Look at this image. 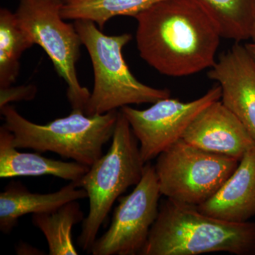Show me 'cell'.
<instances>
[{"mask_svg":"<svg viewBox=\"0 0 255 255\" xmlns=\"http://www.w3.org/2000/svg\"><path fill=\"white\" fill-rule=\"evenodd\" d=\"M135 18L139 54L159 73L178 78L214 66L222 37L193 0H163Z\"/></svg>","mask_w":255,"mask_h":255,"instance_id":"1","label":"cell"},{"mask_svg":"<svg viewBox=\"0 0 255 255\" xmlns=\"http://www.w3.org/2000/svg\"><path fill=\"white\" fill-rule=\"evenodd\" d=\"M255 255V223H231L202 214L195 206L167 198L159 204L141 255L211 253Z\"/></svg>","mask_w":255,"mask_h":255,"instance_id":"2","label":"cell"},{"mask_svg":"<svg viewBox=\"0 0 255 255\" xmlns=\"http://www.w3.org/2000/svg\"><path fill=\"white\" fill-rule=\"evenodd\" d=\"M4 126L12 133L18 149L52 152L90 167L103 154V147L113 137L119 111L87 116L72 110L63 118L44 125L30 122L9 105L0 109Z\"/></svg>","mask_w":255,"mask_h":255,"instance_id":"3","label":"cell"},{"mask_svg":"<svg viewBox=\"0 0 255 255\" xmlns=\"http://www.w3.org/2000/svg\"><path fill=\"white\" fill-rule=\"evenodd\" d=\"M145 163L138 140L125 116L119 111L108 151L90 166L76 183L86 191L90 203L88 215L82 221L78 246L90 253L115 201L129 187L141 180Z\"/></svg>","mask_w":255,"mask_h":255,"instance_id":"4","label":"cell"},{"mask_svg":"<svg viewBox=\"0 0 255 255\" xmlns=\"http://www.w3.org/2000/svg\"><path fill=\"white\" fill-rule=\"evenodd\" d=\"M74 26L90 55L95 76L86 115H100L130 105L154 104L170 97L169 90L144 85L129 70L123 48L131 41V34L106 35L89 20H75Z\"/></svg>","mask_w":255,"mask_h":255,"instance_id":"5","label":"cell"},{"mask_svg":"<svg viewBox=\"0 0 255 255\" xmlns=\"http://www.w3.org/2000/svg\"><path fill=\"white\" fill-rule=\"evenodd\" d=\"M240 160L208 152L179 139L157 157L155 174L162 195L198 206L217 192Z\"/></svg>","mask_w":255,"mask_h":255,"instance_id":"6","label":"cell"},{"mask_svg":"<svg viewBox=\"0 0 255 255\" xmlns=\"http://www.w3.org/2000/svg\"><path fill=\"white\" fill-rule=\"evenodd\" d=\"M62 0H19L16 14L34 44L45 50L68 85L72 110L85 112L91 92L79 82L76 63L81 39L74 24L64 21Z\"/></svg>","mask_w":255,"mask_h":255,"instance_id":"7","label":"cell"},{"mask_svg":"<svg viewBox=\"0 0 255 255\" xmlns=\"http://www.w3.org/2000/svg\"><path fill=\"white\" fill-rule=\"evenodd\" d=\"M161 195L155 167L147 162L141 180L132 192L119 198L110 227L96 239L90 253L140 255L158 216Z\"/></svg>","mask_w":255,"mask_h":255,"instance_id":"8","label":"cell"},{"mask_svg":"<svg viewBox=\"0 0 255 255\" xmlns=\"http://www.w3.org/2000/svg\"><path fill=\"white\" fill-rule=\"evenodd\" d=\"M221 87L217 83L205 95L191 102L167 97L146 110L126 106L120 112L138 140L142 159L146 164L182 138L196 116L213 102L221 100Z\"/></svg>","mask_w":255,"mask_h":255,"instance_id":"9","label":"cell"},{"mask_svg":"<svg viewBox=\"0 0 255 255\" xmlns=\"http://www.w3.org/2000/svg\"><path fill=\"white\" fill-rule=\"evenodd\" d=\"M208 77L221 87V101L255 140V63L245 45L236 42L220 55Z\"/></svg>","mask_w":255,"mask_h":255,"instance_id":"10","label":"cell"},{"mask_svg":"<svg viewBox=\"0 0 255 255\" xmlns=\"http://www.w3.org/2000/svg\"><path fill=\"white\" fill-rule=\"evenodd\" d=\"M182 139L202 150L240 161L247 151L255 147V139L221 100L213 102L196 116Z\"/></svg>","mask_w":255,"mask_h":255,"instance_id":"11","label":"cell"},{"mask_svg":"<svg viewBox=\"0 0 255 255\" xmlns=\"http://www.w3.org/2000/svg\"><path fill=\"white\" fill-rule=\"evenodd\" d=\"M196 207L202 214L228 222H248L255 216V147L247 151L217 192Z\"/></svg>","mask_w":255,"mask_h":255,"instance_id":"12","label":"cell"},{"mask_svg":"<svg viewBox=\"0 0 255 255\" xmlns=\"http://www.w3.org/2000/svg\"><path fill=\"white\" fill-rule=\"evenodd\" d=\"M85 198L86 191L73 182L49 194L30 192L21 183L11 182L0 194V231L10 234L24 215L49 214L67 203Z\"/></svg>","mask_w":255,"mask_h":255,"instance_id":"13","label":"cell"},{"mask_svg":"<svg viewBox=\"0 0 255 255\" xmlns=\"http://www.w3.org/2000/svg\"><path fill=\"white\" fill-rule=\"evenodd\" d=\"M13 135L4 127L0 128V177L50 175L78 182L90 167L75 162L47 158L38 153L19 152L12 142Z\"/></svg>","mask_w":255,"mask_h":255,"instance_id":"14","label":"cell"},{"mask_svg":"<svg viewBox=\"0 0 255 255\" xmlns=\"http://www.w3.org/2000/svg\"><path fill=\"white\" fill-rule=\"evenodd\" d=\"M207 14L222 38L241 42L251 38L255 0H193Z\"/></svg>","mask_w":255,"mask_h":255,"instance_id":"15","label":"cell"},{"mask_svg":"<svg viewBox=\"0 0 255 255\" xmlns=\"http://www.w3.org/2000/svg\"><path fill=\"white\" fill-rule=\"evenodd\" d=\"M78 201H70L49 214H33L32 222L44 235L49 255H78L73 228L84 221Z\"/></svg>","mask_w":255,"mask_h":255,"instance_id":"16","label":"cell"},{"mask_svg":"<svg viewBox=\"0 0 255 255\" xmlns=\"http://www.w3.org/2000/svg\"><path fill=\"white\" fill-rule=\"evenodd\" d=\"M61 16L65 20H89L101 28L117 16L135 17L163 0H62Z\"/></svg>","mask_w":255,"mask_h":255,"instance_id":"17","label":"cell"},{"mask_svg":"<svg viewBox=\"0 0 255 255\" xmlns=\"http://www.w3.org/2000/svg\"><path fill=\"white\" fill-rule=\"evenodd\" d=\"M34 45L18 22L16 13L0 10V88L11 86L19 74L20 58Z\"/></svg>","mask_w":255,"mask_h":255,"instance_id":"18","label":"cell"},{"mask_svg":"<svg viewBox=\"0 0 255 255\" xmlns=\"http://www.w3.org/2000/svg\"><path fill=\"white\" fill-rule=\"evenodd\" d=\"M36 94L37 87L33 85L0 88V109L11 102L33 100Z\"/></svg>","mask_w":255,"mask_h":255,"instance_id":"19","label":"cell"},{"mask_svg":"<svg viewBox=\"0 0 255 255\" xmlns=\"http://www.w3.org/2000/svg\"><path fill=\"white\" fill-rule=\"evenodd\" d=\"M245 45L246 50H248V53L251 55L255 63V42H251V43H247Z\"/></svg>","mask_w":255,"mask_h":255,"instance_id":"20","label":"cell"},{"mask_svg":"<svg viewBox=\"0 0 255 255\" xmlns=\"http://www.w3.org/2000/svg\"><path fill=\"white\" fill-rule=\"evenodd\" d=\"M252 41L255 42V15L254 23H253V29H252L251 38Z\"/></svg>","mask_w":255,"mask_h":255,"instance_id":"21","label":"cell"}]
</instances>
